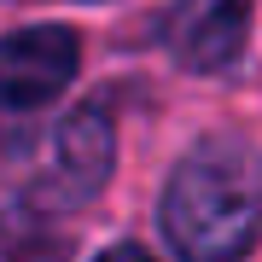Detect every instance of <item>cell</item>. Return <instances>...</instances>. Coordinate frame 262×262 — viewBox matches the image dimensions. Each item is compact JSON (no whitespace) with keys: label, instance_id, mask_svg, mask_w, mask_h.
Wrapping results in <instances>:
<instances>
[{"label":"cell","instance_id":"2","mask_svg":"<svg viewBox=\"0 0 262 262\" xmlns=\"http://www.w3.org/2000/svg\"><path fill=\"white\" fill-rule=\"evenodd\" d=\"M82 41L64 24H35L0 41V105H47L70 88Z\"/></svg>","mask_w":262,"mask_h":262},{"label":"cell","instance_id":"5","mask_svg":"<svg viewBox=\"0 0 262 262\" xmlns=\"http://www.w3.org/2000/svg\"><path fill=\"white\" fill-rule=\"evenodd\" d=\"M99 262H158V256H151V251H140V245H111Z\"/></svg>","mask_w":262,"mask_h":262},{"label":"cell","instance_id":"3","mask_svg":"<svg viewBox=\"0 0 262 262\" xmlns=\"http://www.w3.org/2000/svg\"><path fill=\"white\" fill-rule=\"evenodd\" d=\"M245 29H251L245 0H204V6L187 12L181 29H175L181 64H192V70H222V64H233L239 47H245Z\"/></svg>","mask_w":262,"mask_h":262},{"label":"cell","instance_id":"1","mask_svg":"<svg viewBox=\"0 0 262 262\" xmlns=\"http://www.w3.org/2000/svg\"><path fill=\"white\" fill-rule=\"evenodd\" d=\"M163 233L181 262H239L262 233V192L233 158L198 151L169 175Z\"/></svg>","mask_w":262,"mask_h":262},{"label":"cell","instance_id":"4","mask_svg":"<svg viewBox=\"0 0 262 262\" xmlns=\"http://www.w3.org/2000/svg\"><path fill=\"white\" fill-rule=\"evenodd\" d=\"M117 163V140H111V117L105 111H76L58 128V169L76 192H99L105 175Z\"/></svg>","mask_w":262,"mask_h":262}]
</instances>
